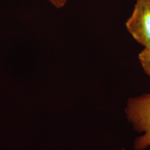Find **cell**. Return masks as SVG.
<instances>
[{
	"mask_svg": "<svg viewBox=\"0 0 150 150\" xmlns=\"http://www.w3.org/2000/svg\"><path fill=\"white\" fill-rule=\"evenodd\" d=\"M125 113L135 130L143 134L135 140V149H146L150 145V93L129 99Z\"/></svg>",
	"mask_w": 150,
	"mask_h": 150,
	"instance_id": "obj_1",
	"label": "cell"
},
{
	"mask_svg": "<svg viewBox=\"0 0 150 150\" xmlns=\"http://www.w3.org/2000/svg\"><path fill=\"white\" fill-rule=\"evenodd\" d=\"M126 27L137 42L144 47H149L150 0H136Z\"/></svg>",
	"mask_w": 150,
	"mask_h": 150,
	"instance_id": "obj_2",
	"label": "cell"
},
{
	"mask_svg": "<svg viewBox=\"0 0 150 150\" xmlns=\"http://www.w3.org/2000/svg\"><path fill=\"white\" fill-rule=\"evenodd\" d=\"M140 65L146 74L150 76V47H145L138 54Z\"/></svg>",
	"mask_w": 150,
	"mask_h": 150,
	"instance_id": "obj_3",
	"label": "cell"
},
{
	"mask_svg": "<svg viewBox=\"0 0 150 150\" xmlns=\"http://www.w3.org/2000/svg\"><path fill=\"white\" fill-rule=\"evenodd\" d=\"M46 1L51 4L56 8L61 9L65 6L69 0H46Z\"/></svg>",
	"mask_w": 150,
	"mask_h": 150,
	"instance_id": "obj_4",
	"label": "cell"
}]
</instances>
